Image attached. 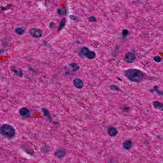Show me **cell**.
<instances>
[{
	"mask_svg": "<svg viewBox=\"0 0 163 163\" xmlns=\"http://www.w3.org/2000/svg\"><path fill=\"white\" fill-rule=\"evenodd\" d=\"M124 74L130 81L136 83L142 82L145 78V74L141 70L136 68L127 69L124 71Z\"/></svg>",
	"mask_w": 163,
	"mask_h": 163,
	"instance_id": "6da1fadb",
	"label": "cell"
},
{
	"mask_svg": "<svg viewBox=\"0 0 163 163\" xmlns=\"http://www.w3.org/2000/svg\"><path fill=\"white\" fill-rule=\"evenodd\" d=\"M0 134L6 138H13L15 135V130L13 127L7 124H3L1 126Z\"/></svg>",
	"mask_w": 163,
	"mask_h": 163,
	"instance_id": "7a4b0ae2",
	"label": "cell"
},
{
	"mask_svg": "<svg viewBox=\"0 0 163 163\" xmlns=\"http://www.w3.org/2000/svg\"><path fill=\"white\" fill-rule=\"evenodd\" d=\"M80 54L85 56L89 59H92L96 57V54L94 51H90L86 47L83 48L81 49Z\"/></svg>",
	"mask_w": 163,
	"mask_h": 163,
	"instance_id": "3957f363",
	"label": "cell"
},
{
	"mask_svg": "<svg viewBox=\"0 0 163 163\" xmlns=\"http://www.w3.org/2000/svg\"><path fill=\"white\" fill-rule=\"evenodd\" d=\"M30 35L35 38H39L42 35L43 31L40 29L34 28L31 29L29 31Z\"/></svg>",
	"mask_w": 163,
	"mask_h": 163,
	"instance_id": "277c9868",
	"label": "cell"
},
{
	"mask_svg": "<svg viewBox=\"0 0 163 163\" xmlns=\"http://www.w3.org/2000/svg\"><path fill=\"white\" fill-rule=\"evenodd\" d=\"M136 55L132 52H128L125 54L124 60L129 63H133L136 59Z\"/></svg>",
	"mask_w": 163,
	"mask_h": 163,
	"instance_id": "5b68a950",
	"label": "cell"
},
{
	"mask_svg": "<svg viewBox=\"0 0 163 163\" xmlns=\"http://www.w3.org/2000/svg\"><path fill=\"white\" fill-rule=\"evenodd\" d=\"M73 82L75 87L77 89H81L83 88L84 84L83 81L81 79L78 78H76L74 80Z\"/></svg>",
	"mask_w": 163,
	"mask_h": 163,
	"instance_id": "8992f818",
	"label": "cell"
},
{
	"mask_svg": "<svg viewBox=\"0 0 163 163\" xmlns=\"http://www.w3.org/2000/svg\"><path fill=\"white\" fill-rule=\"evenodd\" d=\"M107 133L110 136L114 137L117 136L118 134V131L116 128L114 127H111L108 129Z\"/></svg>",
	"mask_w": 163,
	"mask_h": 163,
	"instance_id": "52a82bcc",
	"label": "cell"
},
{
	"mask_svg": "<svg viewBox=\"0 0 163 163\" xmlns=\"http://www.w3.org/2000/svg\"><path fill=\"white\" fill-rule=\"evenodd\" d=\"M153 105L156 109L163 111V103H161L159 101H156L153 102Z\"/></svg>",
	"mask_w": 163,
	"mask_h": 163,
	"instance_id": "ba28073f",
	"label": "cell"
},
{
	"mask_svg": "<svg viewBox=\"0 0 163 163\" xmlns=\"http://www.w3.org/2000/svg\"><path fill=\"white\" fill-rule=\"evenodd\" d=\"M30 113L29 110L26 107L21 108L20 110V114L23 117L28 116Z\"/></svg>",
	"mask_w": 163,
	"mask_h": 163,
	"instance_id": "9c48e42d",
	"label": "cell"
},
{
	"mask_svg": "<svg viewBox=\"0 0 163 163\" xmlns=\"http://www.w3.org/2000/svg\"><path fill=\"white\" fill-rule=\"evenodd\" d=\"M132 144V142L130 140H126L123 143V147L125 149L129 150L131 149Z\"/></svg>",
	"mask_w": 163,
	"mask_h": 163,
	"instance_id": "30bf717a",
	"label": "cell"
},
{
	"mask_svg": "<svg viewBox=\"0 0 163 163\" xmlns=\"http://www.w3.org/2000/svg\"><path fill=\"white\" fill-rule=\"evenodd\" d=\"M65 23L66 19L65 18H63L61 19L60 23L59 26L58 27V31H59L63 28V27L65 25Z\"/></svg>",
	"mask_w": 163,
	"mask_h": 163,
	"instance_id": "8fae6325",
	"label": "cell"
},
{
	"mask_svg": "<svg viewBox=\"0 0 163 163\" xmlns=\"http://www.w3.org/2000/svg\"><path fill=\"white\" fill-rule=\"evenodd\" d=\"M65 151L63 150H60L58 151L56 153V156L59 158H61L64 157V156H65Z\"/></svg>",
	"mask_w": 163,
	"mask_h": 163,
	"instance_id": "7c38bea8",
	"label": "cell"
},
{
	"mask_svg": "<svg viewBox=\"0 0 163 163\" xmlns=\"http://www.w3.org/2000/svg\"><path fill=\"white\" fill-rule=\"evenodd\" d=\"M69 65L73 68L74 71H77V70H79V68H80L79 66L75 62H71V63H70Z\"/></svg>",
	"mask_w": 163,
	"mask_h": 163,
	"instance_id": "4fadbf2b",
	"label": "cell"
},
{
	"mask_svg": "<svg viewBox=\"0 0 163 163\" xmlns=\"http://www.w3.org/2000/svg\"><path fill=\"white\" fill-rule=\"evenodd\" d=\"M24 30L21 27H17L15 30V32L19 35H21L24 32Z\"/></svg>",
	"mask_w": 163,
	"mask_h": 163,
	"instance_id": "5bb4252c",
	"label": "cell"
},
{
	"mask_svg": "<svg viewBox=\"0 0 163 163\" xmlns=\"http://www.w3.org/2000/svg\"><path fill=\"white\" fill-rule=\"evenodd\" d=\"M110 89L111 90L115 91H119L120 90V88L117 85H112L110 86Z\"/></svg>",
	"mask_w": 163,
	"mask_h": 163,
	"instance_id": "9a60e30c",
	"label": "cell"
},
{
	"mask_svg": "<svg viewBox=\"0 0 163 163\" xmlns=\"http://www.w3.org/2000/svg\"><path fill=\"white\" fill-rule=\"evenodd\" d=\"M154 60L155 61L157 62H159L161 61V59L159 56H156L154 58Z\"/></svg>",
	"mask_w": 163,
	"mask_h": 163,
	"instance_id": "2e32d148",
	"label": "cell"
},
{
	"mask_svg": "<svg viewBox=\"0 0 163 163\" xmlns=\"http://www.w3.org/2000/svg\"><path fill=\"white\" fill-rule=\"evenodd\" d=\"M129 34V31L127 29L124 30L123 31V32H122V35H123V37H125L127 35Z\"/></svg>",
	"mask_w": 163,
	"mask_h": 163,
	"instance_id": "e0dca14e",
	"label": "cell"
},
{
	"mask_svg": "<svg viewBox=\"0 0 163 163\" xmlns=\"http://www.w3.org/2000/svg\"><path fill=\"white\" fill-rule=\"evenodd\" d=\"M88 20H89V21L92 22L96 21V18L95 17L92 16L89 17Z\"/></svg>",
	"mask_w": 163,
	"mask_h": 163,
	"instance_id": "ac0fdd59",
	"label": "cell"
},
{
	"mask_svg": "<svg viewBox=\"0 0 163 163\" xmlns=\"http://www.w3.org/2000/svg\"><path fill=\"white\" fill-rule=\"evenodd\" d=\"M65 10H62V9H59L58 11V13L59 14H63L64 13L62 12V11H65Z\"/></svg>",
	"mask_w": 163,
	"mask_h": 163,
	"instance_id": "d6986e66",
	"label": "cell"
}]
</instances>
